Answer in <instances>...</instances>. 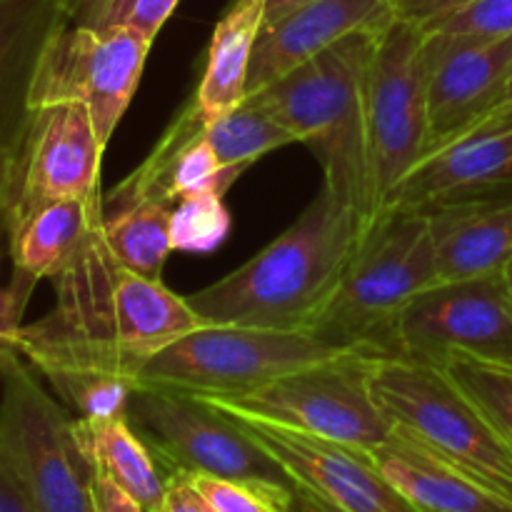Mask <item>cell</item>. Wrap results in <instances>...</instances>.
Here are the masks:
<instances>
[{
    "instance_id": "ba28073f",
    "label": "cell",
    "mask_w": 512,
    "mask_h": 512,
    "mask_svg": "<svg viewBox=\"0 0 512 512\" xmlns=\"http://www.w3.org/2000/svg\"><path fill=\"white\" fill-rule=\"evenodd\" d=\"M378 355L348 353L293 370L240 398H203L223 408L333 440L373 450L393 435V423L380 410L370 388V365Z\"/></svg>"
},
{
    "instance_id": "f35d334b",
    "label": "cell",
    "mask_w": 512,
    "mask_h": 512,
    "mask_svg": "<svg viewBox=\"0 0 512 512\" xmlns=\"http://www.w3.org/2000/svg\"><path fill=\"white\" fill-rule=\"evenodd\" d=\"M295 503L303 508V512H345V510L335 508V505L328 503V500L318 498V495L310 493V490H305V488H295Z\"/></svg>"
},
{
    "instance_id": "8d00e7d4",
    "label": "cell",
    "mask_w": 512,
    "mask_h": 512,
    "mask_svg": "<svg viewBox=\"0 0 512 512\" xmlns=\"http://www.w3.org/2000/svg\"><path fill=\"white\" fill-rule=\"evenodd\" d=\"M0 512H40L0 460Z\"/></svg>"
},
{
    "instance_id": "e0dca14e",
    "label": "cell",
    "mask_w": 512,
    "mask_h": 512,
    "mask_svg": "<svg viewBox=\"0 0 512 512\" xmlns=\"http://www.w3.org/2000/svg\"><path fill=\"white\" fill-rule=\"evenodd\" d=\"M398 20L393 0H315L260 30L248 73V95L353 33H383Z\"/></svg>"
},
{
    "instance_id": "603a6c76",
    "label": "cell",
    "mask_w": 512,
    "mask_h": 512,
    "mask_svg": "<svg viewBox=\"0 0 512 512\" xmlns=\"http://www.w3.org/2000/svg\"><path fill=\"white\" fill-rule=\"evenodd\" d=\"M73 423L75 438L93 473L118 485L148 512H158L168 478L160 475L153 450L140 438L128 415L108 420L73 418Z\"/></svg>"
},
{
    "instance_id": "d590c367",
    "label": "cell",
    "mask_w": 512,
    "mask_h": 512,
    "mask_svg": "<svg viewBox=\"0 0 512 512\" xmlns=\"http://www.w3.org/2000/svg\"><path fill=\"white\" fill-rule=\"evenodd\" d=\"M93 498H95V512H148L138 500L130 498L125 490L118 485L110 483L103 475L93 473Z\"/></svg>"
},
{
    "instance_id": "cb8c5ba5",
    "label": "cell",
    "mask_w": 512,
    "mask_h": 512,
    "mask_svg": "<svg viewBox=\"0 0 512 512\" xmlns=\"http://www.w3.org/2000/svg\"><path fill=\"white\" fill-rule=\"evenodd\" d=\"M170 213L173 205L165 203H135L105 210V243L115 260L133 273L160 280L168 255L173 253Z\"/></svg>"
},
{
    "instance_id": "30bf717a",
    "label": "cell",
    "mask_w": 512,
    "mask_h": 512,
    "mask_svg": "<svg viewBox=\"0 0 512 512\" xmlns=\"http://www.w3.org/2000/svg\"><path fill=\"white\" fill-rule=\"evenodd\" d=\"M128 418L170 473L270 480L295 488L290 475L220 408L195 395L135 385Z\"/></svg>"
},
{
    "instance_id": "e575fe53",
    "label": "cell",
    "mask_w": 512,
    "mask_h": 512,
    "mask_svg": "<svg viewBox=\"0 0 512 512\" xmlns=\"http://www.w3.org/2000/svg\"><path fill=\"white\" fill-rule=\"evenodd\" d=\"M512 125V75L508 80V85H505L503 95L498 98V103L493 105V108L488 110V113L483 115L480 120H475L473 125H470L468 130H465L460 138L455 140H463V138H473V135H488V133H498V130L503 128H510ZM453 140V143H455ZM450 143V145H453Z\"/></svg>"
},
{
    "instance_id": "1f68e13d",
    "label": "cell",
    "mask_w": 512,
    "mask_h": 512,
    "mask_svg": "<svg viewBox=\"0 0 512 512\" xmlns=\"http://www.w3.org/2000/svg\"><path fill=\"white\" fill-rule=\"evenodd\" d=\"M3 160L5 155H0V175H3ZM0 240H8L3 213H0ZM33 288V280L23 278V275L18 273L13 275L10 285H5V288L0 285V380H3L10 363H13L15 358H20L18 333L20 328H23V313Z\"/></svg>"
},
{
    "instance_id": "4dcf8cb0",
    "label": "cell",
    "mask_w": 512,
    "mask_h": 512,
    "mask_svg": "<svg viewBox=\"0 0 512 512\" xmlns=\"http://www.w3.org/2000/svg\"><path fill=\"white\" fill-rule=\"evenodd\" d=\"M420 30L470 38H505L512 35V0H470L425 23Z\"/></svg>"
},
{
    "instance_id": "484cf974",
    "label": "cell",
    "mask_w": 512,
    "mask_h": 512,
    "mask_svg": "<svg viewBox=\"0 0 512 512\" xmlns=\"http://www.w3.org/2000/svg\"><path fill=\"white\" fill-rule=\"evenodd\" d=\"M233 228V215L225 205V193L203 190L185 195L173 205L170 213V243L173 253L208 255L228 240Z\"/></svg>"
},
{
    "instance_id": "7c38bea8",
    "label": "cell",
    "mask_w": 512,
    "mask_h": 512,
    "mask_svg": "<svg viewBox=\"0 0 512 512\" xmlns=\"http://www.w3.org/2000/svg\"><path fill=\"white\" fill-rule=\"evenodd\" d=\"M153 38L140 30H95L63 20L45 43L30 90V110L83 103L103 145L110 143L140 85Z\"/></svg>"
},
{
    "instance_id": "d6a6232c",
    "label": "cell",
    "mask_w": 512,
    "mask_h": 512,
    "mask_svg": "<svg viewBox=\"0 0 512 512\" xmlns=\"http://www.w3.org/2000/svg\"><path fill=\"white\" fill-rule=\"evenodd\" d=\"M158 512H218L203 498L198 488L190 483L185 473H170L165 485V498Z\"/></svg>"
},
{
    "instance_id": "44dd1931",
    "label": "cell",
    "mask_w": 512,
    "mask_h": 512,
    "mask_svg": "<svg viewBox=\"0 0 512 512\" xmlns=\"http://www.w3.org/2000/svg\"><path fill=\"white\" fill-rule=\"evenodd\" d=\"M103 198L58 200L35 210L8 230V255L15 273L33 280H53L83 250L103 225Z\"/></svg>"
},
{
    "instance_id": "8992f818",
    "label": "cell",
    "mask_w": 512,
    "mask_h": 512,
    "mask_svg": "<svg viewBox=\"0 0 512 512\" xmlns=\"http://www.w3.org/2000/svg\"><path fill=\"white\" fill-rule=\"evenodd\" d=\"M348 353L360 350L328 343L313 330L203 325L155 353L135 383L195 398H240L293 370Z\"/></svg>"
},
{
    "instance_id": "d4e9b609",
    "label": "cell",
    "mask_w": 512,
    "mask_h": 512,
    "mask_svg": "<svg viewBox=\"0 0 512 512\" xmlns=\"http://www.w3.org/2000/svg\"><path fill=\"white\" fill-rule=\"evenodd\" d=\"M205 138L213 145L220 163L235 170H248L263 155L298 143L293 133H288L278 120L270 118L260 105L248 98L233 113L205 123Z\"/></svg>"
},
{
    "instance_id": "277c9868",
    "label": "cell",
    "mask_w": 512,
    "mask_h": 512,
    "mask_svg": "<svg viewBox=\"0 0 512 512\" xmlns=\"http://www.w3.org/2000/svg\"><path fill=\"white\" fill-rule=\"evenodd\" d=\"M438 283L430 215L385 210L363 235L338 288L310 330L340 348L395 355L400 315Z\"/></svg>"
},
{
    "instance_id": "6da1fadb",
    "label": "cell",
    "mask_w": 512,
    "mask_h": 512,
    "mask_svg": "<svg viewBox=\"0 0 512 512\" xmlns=\"http://www.w3.org/2000/svg\"><path fill=\"white\" fill-rule=\"evenodd\" d=\"M50 283L55 308L18 333L20 358L45 380L105 373L135 383L155 353L208 325L163 280L123 268L105 243L103 225Z\"/></svg>"
},
{
    "instance_id": "83f0119b",
    "label": "cell",
    "mask_w": 512,
    "mask_h": 512,
    "mask_svg": "<svg viewBox=\"0 0 512 512\" xmlns=\"http://www.w3.org/2000/svg\"><path fill=\"white\" fill-rule=\"evenodd\" d=\"M73 418L80 420H108L128 415L130 395L135 383L120 375L105 373H63L48 378Z\"/></svg>"
},
{
    "instance_id": "d6986e66",
    "label": "cell",
    "mask_w": 512,
    "mask_h": 512,
    "mask_svg": "<svg viewBox=\"0 0 512 512\" xmlns=\"http://www.w3.org/2000/svg\"><path fill=\"white\" fill-rule=\"evenodd\" d=\"M368 455L390 485L420 512H512L508 498L395 430Z\"/></svg>"
},
{
    "instance_id": "7402d4cb",
    "label": "cell",
    "mask_w": 512,
    "mask_h": 512,
    "mask_svg": "<svg viewBox=\"0 0 512 512\" xmlns=\"http://www.w3.org/2000/svg\"><path fill=\"white\" fill-rule=\"evenodd\" d=\"M265 0H233L213 30L193 100L205 123L233 113L248 98V73L263 30Z\"/></svg>"
},
{
    "instance_id": "4316f807",
    "label": "cell",
    "mask_w": 512,
    "mask_h": 512,
    "mask_svg": "<svg viewBox=\"0 0 512 512\" xmlns=\"http://www.w3.org/2000/svg\"><path fill=\"white\" fill-rule=\"evenodd\" d=\"M65 20L95 30L130 28L158 38L180 0H58Z\"/></svg>"
},
{
    "instance_id": "7a4b0ae2",
    "label": "cell",
    "mask_w": 512,
    "mask_h": 512,
    "mask_svg": "<svg viewBox=\"0 0 512 512\" xmlns=\"http://www.w3.org/2000/svg\"><path fill=\"white\" fill-rule=\"evenodd\" d=\"M363 240V225L320 190L288 230L218 283L188 295L208 325L310 330Z\"/></svg>"
},
{
    "instance_id": "74e56055",
    "label": "cell",
    "mask_w": 512,
    "mask_h": 512,
    "mask_svg": "<svg viewBox=\"0 0 512 512\" xmlns=\"http://www.w3.org/2000/svg\"><path fill=\"white\" fill-rule=\"evenodd\" d=\"M310 3H315V0H265L263 28L278 23V20H283L285 15L295 13V10L305 8V5H310Z\"/></svg>"
},
{
    "instance_id": "2e32d148",
    "label": "cell",
    "mask_w": 512,
    "mask_h": 512,
    "mask_svg": "<svg viewBox=\"0 0 512 512\" xmlns=\"http://www.w3.org/2000/svg\"><path fill=\"white\" fill-rule=\"evenodd\" d=\"M503 200H512V125L498 133L455 140L420 160L393 190L383 213H435Z\"/></svg>"
},
{
    "instance_id": "ac0fdd59",
    "label": "cell",
    "mask_w": 512,
    "mask_h": 512,
    "mask_svg": "<svg viewBox=\"0 0 512 512\" xmlns=\"http://www.w3.org/2000/svg\"><path fill=\"white\" fill-rule=\"evenodd\" d=\"M63 20L58 0H0V155L23 135L40 55Z\"/></svg>"
},
{
    "instance_id": "5b68a950",
    "label": "cell",
    "mask_w": 512,
    "mask_h": 512,
    "mask_svg": "<svg viewBox=\"0 0 512 512\" xmlns=\"http://www.w3.org/2000/svg\"><path fill=\"white\" fill-rule=\"evenodd\" d=\"M370 388L395 433L512 503V448L448 370L405 355H378Z\"/></svg>"
},
{
    "instance_id": "f546056e",
    "label": "cell",
    "mask_w": 512,
    "mask_h": 512,
    "mask_svg": "<svg viewBox=\"0 0 512 512\" xmlns=\"http://www.w3.org/2000/svg\"><path fill=\"white\" fill-rule=\"evenodd\" d=\"M188 475V473H185ZM218 512H293L295 488L270 480H233L215 475H188Z\"/></svg>"
},
{
    "instance_id": "836d02e7",
    "label": "cell",
    "mask_w": 512,
    "mask_h": 512,
    "mask_svg": "<svg viewBox=\"0 0 512 512\" xmlns=\"http://www.w3.org/2000/svg\"><path fill=\"white\" fill-rule=\"evenodd\" d=\"M465 3H470V0H393V8L398 20L423 28L430 20L440 18V15L450 13Z\"/></svg>"
},
{
    "instance_id": "4fadbf2b",
    "label": "cell",
    "mask_w": 512,
    "mask_h": 512,
    "mask_svg": "<svg viewBox=\"0 0 512 512\" xmlns=\"http://www.w3.org/2000/svg\"><path fill=\"white\" fill-rule=\"evenodd\" d=\"M395 355L448 368L455 360L512 365V295L503 273L438 283L395 328Z\"/></svg>"
},
{
    "instance_id": "8fae6325",
    "label": "cell",
    "mask_w": 512,
    "mask_h": 512,
    "mask_svg": "<svg viewBox=\"0 0 512 512\" xmlns=\"http://www.w3.org/2000/svg\"><path fill=\"white\" fill-rule=\"evenodd\" d=\"M370 170L380 213L393 190L428 155V63L425 33L395 20L378 38L365 85Z\"/></svg>"
},
{
    "instance_id": "ab89813d",
    "label": "cell",
    "mask_w": 512,
    "mask_h": 512,
    "mask_svg": "<svg viewBox=\"0 0 512 512\" xmlns=\"http://www.w3.org/2000/svg\"><path fill=\"white\" fill-rule=\"evenodd\" d=\"M503 278H505V283H508V290H510V295H512V260L508 265H505V270H503Z\"/></svg>"
},
{
    "instance_id": "52a82bcc",
    "label": "cell",
    "mask_w": 512,
    "mask_h": 512,
    "mask_svg": "<svg viewBox=\"0 0 512 512\" xmlns=\"http://www.w3.org/2000/svg\"><path fill=\"white\" fill-rule=\"evenodd\" d=\"M0 395V460L40 512H95L93 468L68 408L15 358Z\"/></svg>"
},
{
    "instance_id": "ffe728a7",
    "label": "cell",
    "mask_w": 512,
    "mask_h": 512,
    "mask_svg": "<svg viewBox=\"0 0 512 512\" xmlns=\"http://www.w3.org/2000/svg\"><path fill=\"white\" fill-rule=\"evenodd\" d=\"M430 215L440 283L503 273L512 260V200Z\"/></svg>"
},
{
    "instance_id": "3957f363",
    "label": "cell",
    "mask_w": 512,
    "mask_h": 512,
    "mask_svg": "<svg viewBox=\"0 0 512 512\" xmlns=\"http://www.w3.org/2000/svg\"><path fill=\"white\" fill-rule=\"evenodd\" d=\"M385 33V30H383ZM383 33H353L275 83L248 95L323 165V188L368 233L380 218L368 148L365 85L375 43Z\"/></svg>"
},
{
    "instance_id": "5bb4252c",
    "label": "cell",
    "mask_w": 512,
    "mask_h": 512,
    "mask_svg": "<svg viewBox=\"0 0 512 512\" xmlns=\"http://www.w3.org/2000/svg\"><path fill=\"white\" fill-rule=\"evenodd\" d=\"M215 408L228 413L290 475L295 488L310 490L345 512H420L390 485L368 450L298 433L223 405Z\"/></svg>"
},
{
    "instance_id": "9c48e42d",
    "label": "cell",
    "mask_w": 512,
    "mask_h": 512,
    "mask_svg": "<svg viewBox=\"0 0 512 512\" xmlns=\"http://www.w3.org/2000/svg\"><path fill=\"white\" fill-rule=\"evenodd\" d=\"M108 145L83 103H50L30 110L23 135L5 155L0 213L5 233L58 200H95Z\"/></svg>"
},
{
    "instance_id": "f1b7e54d",
    "label": "cell",
    "mask_w": 512,
    "mask_h": 512,
    "mask_svg": "<svg viewBox=\"0 0 512 512\" xmlns=\"http://www.w3.org/2000/svg\"><path fill=\"white\" fill-rule=\"evenodd\" d=\"M445 370L463 385L512 448V365L455 360Z\"/></svg>"
},
{
    "instance_id": "9a60e30c",
    "label": "cell",
    "mask_w": 512,
    "mask_h": 512,
    "mask_svg": "<svg viewBox=\"0 0 512 512\" xmlns=\"http://www.w3.org/2000/svg\"><path fill=\"white\" fill-rule=\"evenodd\" d=\"M425 63L430 113L428 155H433L448 148L498 103L512 75V35L470 38L425 33Z\"/></svg>"
}]
</instances>
